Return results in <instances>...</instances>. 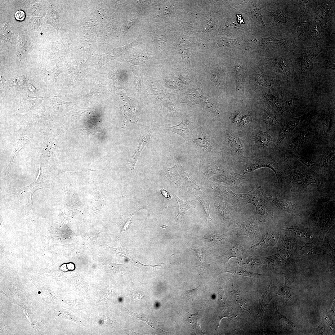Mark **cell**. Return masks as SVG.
Listing matches in <instances>:
<instances>
[{"mask_svg":"<svg viewBox=\"0 0 335 335\" xmlns=\"http://www.w3.org/2000/svg\"><path fill=\"white\" fill-rule=\"evenodd\" d=\"M245 197L247 204L251 203L255 206L256 214L263 215L270 210L267 196L261 186L245 194Z\"/></svg>","mask_w":335,"mask_h":335,"instance_id":"obj_1","label":"cell"},{"mask_svg":"<svg viewBox=\"0 0 335 335\" xmlns=\"http://www.w3.org/2000/svg\"><path fill=\"white\" fill-rule=\"evenodd\" d=\"M159 127L145 125L142 126L140 136L135 152L128 161L127 164L131 170H134L141 153L150 140L152 135Z\"/></svg>","mask_w":335,"mask_h":335,"instance_id":"obj_2","label":"cell"},{"mask_svg":"<svg viewBox=\"0 0 335 335\" xmlns=\"http://www.w3.org/2000/svg\"><path fill=\"white\" fill-rule=\"evenodd\" d=\"M121 106L123 115V122L122 127H126L130 123H136L138 120L139 114L141 106L135 103L129 97H125Z\"/></svg>","mask_w":335,"mask_h":335,"instance_id":"obj_3","label":"cell"},{"mask_svg":"<svg viewBox=\"0 0 335 335\" xmlns=\"http://www.w3.org/2000/svg\"><path fill=\"white\" fill-rule=\"evenodd\" d=\"M167 129L180 135L185 140L191 139L196 135L195 121L193 117L190 114L184 117L179 124L167 127Z\"/></svg>","mask_w":335,"mask_h":335,"instance_id":"obj_4","label":"cell"},{"mask_svg":"<svg viewBox=\"0 0 335 335\" xmlns=\"http://www.w3.org/2000/svg\"><path fill=\"white\" fill-rule=\"evenodd\" d=\"M333 302L332 309L329 311L320 310L322 317V321L319 326L314 329L312 334H324L326 333H333L335 330L334 316L335 302Z\"/></svg>","mask_w":335,"mask_h":335,"instance_id":"obj_5","label":"cell"},{"mask_svg":"<svg viewBox=\"0 0 335 335\" xmlns=\"http://www.w3.org/2000/svg\"><path fill=\"white\" fill-rule=\"evenodd\" d=\"M218 311L219 313L218 321L225 317L236 318L237 316L233 311L231 304L225 297L223 290L220 289L219 291Z\"/></svg>","mask_w":335,"mask_h":335,"instance_id":"obj_6","label":"cell"},{"mask_svg":"<svg viewBox=\"0 0 335 335\" xmlns=\"http://www.w3.org/2000/svg\"><path fill=\"white\" fill-rule=\"evenodd\" d=\"M265 167L270 168L274 171L276 174L279 183L281 181L282 177L278 166L274 162L261 159L253 160L248 165L243 172L245 173L261 168Z\"/></svg>","mask_w":335,"mask_h":335,"instance_id":"obj_7","label":"cell"},{"mask_svg":"<svg viewBox=\"0 0 335 335\" xmlns=\"http://www.w3.org/2000/svg\"><path fill=\"white\" fill-rule=\"evenodd\" d=\"M235 228L239 234L251 238L258 236L259 233L258 223L255 222L253 219L236 223Z\"/></svg>","mask_w":335,"mask_h":335,"instance_id":"obj_8","label":"cell"},{"mask_svg":"<svg viewBox=\"0 0 335 335\" xmlns=\"http://www.w3.org/2000/svg\"><path fill=\"white\" fill-rule=\"evenodd\" d=\"M217 179L237 189H240L246 181V177L244 174H240L232 172L221 175Z\"/></svg>","mask_w":335,"mask_h":335,"instance_id":"obj_9","label":"cell"},{"mask_svg":"<svg viewBox=\"0 0 335 335\" xmlns=\"http://www.w3.org/2000/svg\"><path fill=\"white\" fill-rule=\"evenodd\" d=\"M311 113V112H308L299 117L297 118L292 117L290 119L281 130L277 144H279L284 137L291 132L298 125L309 116Z\"/></svg>","mask_w":335,"mask_h":335,"instance_id":"obj_10","label":"cell"},{"mask_svg":"<svg viewBox=\"0 0 335 335\" xmlns=\"http://www.w3.org/2000/svg\"><path fill=\"white\" fill-rule=\"evenodd\" d=\"M267 196L268 199L283 210L290 213H293L296 211V208L290 199L279 195Z\"/></svg>","mask_w":335,"mask_h":335,"instance_id":"obj_11","label":"cell"},{"mask_svg":"<svg viewBox=\"0 0 335 335\" xmlns=\"http://www.w3.org/2000/svg\"><path fill=\"white\" fill-rule=\"evenodd\" d=\"M216 206L218 213L221 217L226 221H234L236 215L235 210L232 206L224 203H216Z\"/></svg>","mask_w":335,"mask_h":335,"instance_id":"obj_12","label":"cell"},{"mask_svg":"<svg viewBox=\"0 0 335 335\" xmlns=\"http://www.w3.org/2000/svg\"><path fill=\"white\" fill-rule=\"evenodd\" d=\"M91 202L93 207L96 209L104 207L106 204L105 196L100 190L96 181L94 182Z\"/></svg>","mask_w":335,"mask_h":335,"instance_id":"obj_13","label":"cell"},{"mask_svg":"<svg viewBox=\"0 0 335 335\" xmlns=\"http://www.w3.org/2000/svg\"><path fill=\"white\" fill-rule=\"evenodd\" d=\"M278 238L275 234L267 233L263 236L257 244L251 247L250 249L254 250L274 245L277 242Z\"/></svg>","mask_w":335,"mask_h":335,"instance_id":"obj_14","label":"cell"},{"mask_svg":"<svg viewBox=\"0 0 335 335\" xmlns=\"http://www.w3.org/2000/svg\"><path fill=\"white\" fill-rule=\"evenodd\" d=\"M237 90L241 99L243 97V91L245 79L244 71L241 65H238L235 69Z\"/></svg>","mask_w":335,"mask_h":335,"instance_id":"obj_15","label":"cell"},{"mask_svg":"<svg viewBox=\"0 0 335 335\" xmlns=\"http://www.w3.org/2000/svg\"><path fill=\"white\" fill-rule=\"evenodd\" d=\"M126 310L128 311L129 314L134 318L136 319L143 321L153 328L159 331L161 333H167V332L162 330L159 328L157 324L159 323L155 321L151 317L144 315H141L137 313H135L127 309H126Z\"/></svg>","mask_w":335,"mask_h":335,"instance_id":"obj_16","label":"cell"},{"mask_svg":"<svg viewBox=\"0 0 335 335\" xmlns=\"http://www.w3.org/2000/svg\"><path fill=\"white\" fill-rule=\"evenodd\" d=\"M278 250L286 258L290 257L292 254V240L286 236H283L280 239Z\"/></svg>","mask_w":335,"mask_h":335,"instance_id":"obj_17","label":"cell"},{"mask_svg":"<svg viewBox=\"0 0 335 335\" xmlns=\"http://www.w3.org/2000/svg\"><path fill=\"white\" fill-rule=\"evenodd\" d=\"M284 274V284L282 288L277 291L276 293L282 296L286 301H288L291 297L294 291V288L292 283L288 279L285 275Z\"/></svg>","mask_w":335,"mask_h":335,"instance_id":"obj_18","label":"cell"},{"mask_svg":"<svg viewBox=\"0 0 335 335\" xmlns=\"http://www.w3.org/2000/svg\"><path fill=\"white\" fill-rule=\"evenodd\" d=\"M228 142L232 148L239 155L243 157V143L241 139L232 134H230L228 136Z\"/></svg>","mask_w":335,"mask_h":335,"instance_id":"obj_19","label":"cell"},{"mask_svg":"<svg viewBox=\"0 0 335 335\" xmlns=\"http://www.w3.org/2000/svg\"><path fill=\"white\" fill-rule=\"evenodd\" d=\"M173 195L177 201L178 206V212L175 217L176 218H178L180 217H183L186 211L194 204L195 202L193 200L183 201L177 197L175 194Z\"/></svg>","mask_w":335,"mask_h":335,"instance_id":"obj_20","label":"cell"},{"mask_svg":"<svg viewBox=\"0 0 335 335\" xmlns=\"http://www.w3.org/2000/svg\"><path fill=\"white\" fill-rule=\"evenodd\" d=\"M270 286V285L268 289L259 299V307L258 315L261 317L263 316L269 303L273 298L269 290Z\"/></svg>","mask_w":335,"mask_h":335,"instance_id":"obj_21","label":"cell"},{"mask_svg":"<svg viewBox=\"0 0 335 335\" xmlns=\"http://www.w3.org/2000/svg\"><path fill=\"white\" fill-rule=\"evenodd\" d=\"M265 259L267 265L272 266H282L287 264L286 261L278 253L266 257Z\"/></svg>","mask_w":335,"mask_h":335,"instance_id":"obj_22","label":"cell"},{"mask_svg":"<svg viewBox=\"0 0 335 335\" xmlns=\"http://www.w3.org/2000/svg\"><path fill=\"white\" fill-rule=\"evenodd\" d=\"M293 173V179L298 184L305 185H308L312 183H316L315 179L305 176L300 172H294Z\"/></svg>","mask_w":335,"mask_h":335,"instance_id":"obj_23","label":"cell"},{"mask_svg":"<svg viewBox=\"0 0 335 335\" xmlns=\"http://www.w3.org/2000/svg\"><path fill=\"white\" fill-rule=\"evenodd\" d=\"M294 235L301 237L310 238L312 237L311 232L307 229L297 227H286L284 229Z\"/></svg>","mask_w":335,"mask_h":335,"instance_id":"obj_24","label":"cell"},{"mask_svg":"<svg viewBox=\"0 0 335 335\" xmlns=\"http://www.w3.org/2000/svg\"><path fill=\"white\" fill-rule=\"evenodd\" d=\"M316 55L303 54L300 60V66L302 70H305L313 66Z\"/></svg>","mask_w":335,"mask_h":335,"instance_id":"obj_25","label":"cell"},{"mask_svg":"<svg viewBox=\"0 0 335 335\" xmlns=\"http://www.w3.org/2000/svg\"><path fill=\"white\" fill-rule=\"evenodd\" d=\"M299 248L300 253L303 255H314L316 254L318 251V248L316 247L306 243H301Z\"/></svg>","mask_w":335,"mask_h":335,"instance_id":"obj_26","label":"cell"},{"mask_svg":"<svg viewBox=\"0 0 335 335\" xmlns=\"http://www.w3.org/2000/svg\"><path fill=\"white\" fill-rule=\"evenodd\" d=\"M199 97L198 92L193 90L185 94L183 102L190 105L198 104H199Z\"/></svg>","mask_w":335,"mask_h":335,"instance_id":"obj_27","label":"cell"},{"mask_svg":"<svg viewBox=\"0 0 335 335\" xmlns=\"http://www.w3.org/2000/svg\"><path fill=\"white\" fill-rule=\"evenodd\" d=\"M257 138L261 146H266L271 141L272 137L267 132L259 131L257 135Z\"/></svg>","mask_w":335,"mask_h":335,"instance_id":"obj_28","label":"cell"},{"mask_svg":"<svg viewBox=\"0 0 335 335\" xmlns=\"http://www.w3.org/2000/svg\"><path fill=\"white\" fill-rule=\"evenodd\" d=\"M232 295L239 306L244 310L248 311L251 315L248 305L242 295L235 291L232 292Z\"/></svg>","mask_w":335,"mask_h":335,"instance_id":"obj_29","label":"cell"},{"mask_svg":"<svg viewBox=\"0 0 335 335\" xmlns=\"http://www.w3.org/2000/svg\"><path fill=\"white\" fill-rule=\"evenodd\" d=\"M227 271L234 274L244 276H252L256 275V274L248 272L242 267L237 266L231 267Z\"/></svg>","mask_w":335,"mask_h":335,"instance_id":"obj_30","label":"cell"},{"mask_svg":"<svg viewBox=\"0 0 335 335\" xmlns=\"http://www.w3.org/2000/svg\"><path fill=\"white\" fill-rule=\"evenodd\" d=\"M194 196L196 198V199L201 203L204 209L207 216L206 221H208V222H211L212 219L210 217L209 213L210 200L208 199L199 197L197 195H194Z\"/></svg>","mask_w":335,"mask_h":335,"instance_id":"obj_31","label":"cell"},{"mask_svg":"<svg viewBox=\"0 0 335 335\" xmlns=\"http://www.w3.org/2000/svg\"><path fill=\"white\" fill-rule=\"evenodd\" d=\"M323 247L325 252L330 257L335 263V250L330 245L328 239L326 236L324 238Z\"/></svg>","mask_w":335,"mask_h":335,"instance_id":"obj_32","label":"cell"},{"mask_svg":"<svg viewBox=\"0 0 335 335\" xmlns=\"http://www.w3.org/2000/svg\"><path fill=\"white\" fill-rule=\"evenodd\" d=\"M189 314V318L190 322L193 328L198 333H203L201 328L198 324V319L199 318V314L198 312L194 314H190L187 312Z\"/></svg>","mask_w":335,"mask_h":335,"instance_id":"obj_33","label":"cell"},{"mask_svg":"<svg viewBox=\"0 0 335 335\" xmlns=\"http://www.w3.org/2000/svg\"><path fill=\"white\" fill-rule=\"evenodd\" d=\"M262 7L259 8L253 5L251 7V12L254 19L262 25L265 26V24L262 20V16L261 13V10Z\"/></svg>","mask_w":335,"mask_h":335,"instance_id":"obj_34","label":"cell"},{"mask_svg":"<svg viewBox=\"0 0 335 335\" xmlns=\"http://www.w3.org/2000/svg\"><path fill=\"white\" fill-rule=\"evenodd\" d=\"M273 13L274 16V20L277 23H284L288 19L281 10L278 9Z\"/></svg>","mask_w":335,"mask_h":335,"instance_id":"obj_35","label":"cell"},{"mask_svg":"<svg viewBox=\"0 0 335 335\" xmlns=\"http://www.w3.org/2000/svg\"><path fill=\"white\" fill-rule=\"evenodd\" d=\"M243 250L240 247H233L230 250L227 256L226 257L227 260L225 263L228 262L229 260L231 258L237 257L241 254L242 253Z\"/></svg>","mask_w":335,"mask_h":335,"instance_id":"obj_36","label":"cell"},{"mask_svg":"<svg viewBox=\"0 0 335 335\" xmlns=\"http://www.w3.org/2000/svg\"><path fill=\"white\" fill-rule=\"evenodd\" d=\"M276 316L280 323L284 326H292L293 322L289 319L280 314L277 309L275 313Z\"/></svg>","mask_w":335,"mask_h":335,"instance_id":"obj_37","label":"cell"},{"mask_svg":"<svg viewBox=\"0 0 335 335\" xmlns=\"http://www.w3.org/2000/svg\"><path fill=\"white\" fill-rule=\"evenodd\" d=\"M194 142L198 146L209 150L211 149V145L209 142L203 137L198 138L194 140Z\"/></svg>","mask_w":335,"mask_h":335,"instance_id":"obj_38","label":"cell"},{"mask_svg":"<svg viewBox=\"0 0 335 335\" xmlns=\"http://www.w3.org/2000/svg\"><path fill=\"white\" fill-rule=\"evenodd\" d=\"M11 32V27L9 24L4 25L2 29V35L3 38L5 39L9 38Z\"/></svg>","mask_w":335,"mask_h":335,"instance_id":"obj_39","label":"cell"},{"mask_svg":"<svg viewBox=\"0 0 335 335\" xmlns=\"http://www.w3.org/2000/svg\"><path fill=\"white\" fill-rule=\"evenodd\" d=\"M203 103L204 105L211 110L216 112L217 114H219L220 112L217 107L208 98H204L203 99Z\"/></svg>","mask_w":335,"mask_h":335,"instance_id":"obj_40","label":"cell"},{"mask_svg":"<svg viewBox=\"0 0 335 335\" xmlns=\"http://www.w3.org/2000/svg\"><path fill=\"white\" fill-rule=\"evenodd\" d=\"M231 118L234 123H239L241 119V115L239 112H236L231 115Z\"/></svg>","mask_w":335,"mask_h":335,"instance_id":"obj_41","label":"cell"},{"mask_svg":"<svg viewBox=\"0 0 335 335\" xmlns=\"http://www.w3.org/2000/svg\"><path fill=\"white\" fill-rule=\"evenodd\" d=\"M250 121V115L248 114L245 115L242 118L238 124L239 126L240 127H243L248 124Z\"/></svg>","mask_w":335,"mask_h":335,"instance_id":"obj_42","label":"cell"},{"mask_svg":"<svg viewBox=\"0 0 335 335\" xmlns=\"http://www.w3.org/2000/svg\"><path fill=\"white\" fill-rule=\"evenodd\" d=\"M25 17V12L22 10L17 11L15 14V17L16 20L19 21L23 20Z\"/></svg>","mask_w":335,"mask_h":335,"instance_id":"obj_43","label":"cell"},{"mask_svg":"<svg viewBox=\"0 0 335 335\" xmlns=\"http://www.w3.org/2000/svg\"><path fill=\"white\" fill-rule=\"evenodd\" d=\"M135 82L137 93H138L140 92L141 86L139 76L137 75L135 76Z\"/></svg>","mask_w":335,"mask_h":335,"instance_id":"obj_44","label":"cell"},{"mask_svg":"<svg viewBox=\"0 0 335 335\" xmlns=\"http://www.w3.org/2000/svg\"><path fill=\"white\" fill-rule=\"evenodd\" d=\"M160 192L161 194L166 199L170 200L171 199V197L170 195L169 194L166 190L163 188H161L160 190Z\"/></svg>","mask_w":335,"mask_h":335,"instance_id":"obj_45","label":"cell"},{"mask_svg":"<svg viewBox=\"0 0 335 335\" xmlns=\"http://www.w3.org/2000/svg\"><path fill=\"white\" fill-rule=\"evenodd\" d=\"M237 17H238L237 21H238V22L240 24H241V23H244V21H243V18H242V17L241 16H238L237 15Z\"/></svg>","mask_w":335,"mask_h":335,"instance_id":"obj_46","label":"cell"},{"mask_svg":"<svg viewBox=\"0 0 335 335\" xmlns=\"http://www.w3.org/2000/svg\"><path fill=\"white\" fill-rule=\"evenodd\" d=\"M161 227H162V228H165L166 227H168V226H165V225H163V226H161Z\"/></svg>","mask_w":335,"mask_h":335,"instance_id":"obj_47","label":"cell"}]
</instances>
